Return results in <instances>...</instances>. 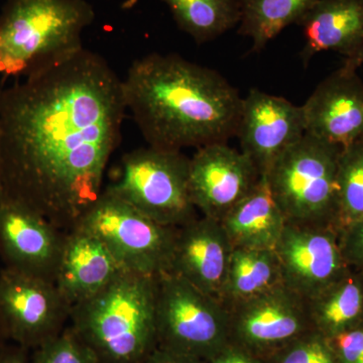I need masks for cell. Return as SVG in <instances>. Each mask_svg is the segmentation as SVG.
<instances>
[{
	"instance_id": "obj_1",
	"label": "cell",
	"mask_w": 363,
	"mask_h": 363,
	"mask_svg": "<svg viewBox=\"0 0 363 363\" xmlns=\"http://www.w3.org/2000/svg\"><path fill=\"white\" fill-rule=\"evenodd\" d=\"M126 111L123 79L85 48L1 88V197L75 228L104 192Z\"/></svg>"
},
{
	"instance_id": "obj_2",
	"label": "cell",
	"mask_w": 363,
	"mask_h": 363,
	"mask_svg": "<svg viewBox=\"0 0 363 363\" xmlns=\"http://www.w3.org/2000/svg\"><path fill=\"white\" fill-rule=\"evenodd\" d=\"M126 109L149 147L182 152L235 136L242 97L218 72L177 54L145 55L123 79Z\"/></svg>"
},
{
	"instance_id": "obj_3",
	"label": "cell",
	"mask_w": 363,
	"mask_h": 363,
	"mask_svg": "<svg viewBox=\"0 0 363 363\" xmlns=\"http://www.w3.org/2000/svg\"><path fill=\"white\" fill-rule=\"evenodd\" d=\"M157 277L123 271L72 307L70 326L102 363H142L157 347Z\"/></svg>"
},
{
	"instance_id": "obj_4",
	"label": "cell",
	"mask_w": 363,
	"mask_h": 363,
	"mask_svg": "<svg viewBox=\"0 0 363 363\" xmlns=\"http://www.w3.org/2000/svg\"><path fill=\"white\" fill-rule=\"evenodd\" d=\"M94 18L86 0H6L0 13V75L26 78L77 54Z\"/></svg>"
},
{
	"instance_id": "obj_5",
	"label": "cell",
	"mask_w": 363,
	"mask_h": 363,
	"mask_svg": "<svg viewBox=\"0 0 363 363\" xmlns=\"http://www.w3.org/2000/svg\"><path fill=\"white\" fill-rule=\"evenodd\" d=\"M342 147L305 133L272 164L267 179L286 223L338 231L337 169Z\"/></svg>"
},
{
	"instance_id": "obj_6",
	"label": "cell",
	"mask_w": 363,
	"mask_h": 363,
	"mask_svg": "<svg viewBox=\"0 0 363 363\" xmlns=\"http://www.w3.org/2000/svg\"><path fill=\"white\" fill-rule=\"evenodd\" d=\"M157 347L207 362L230 342V314L185 279L157 277Z\"/></svg>"
},
{
	"instance_id": "obj_7",
	"label": "cell",
	"mask_w": 363,
	"mask_h": 363,
	"mask_svg": "<svg viewBox=\"0 0 363 363\" xmlns=\"http://www.w3.org/2000/svg\"><path fill=\"white\" fill-rule=\"evenodd\" d=\"M189 167L182 152L142 147L124 155L121 177L106 189L157 223L178 228L198 217Z\"/></svg>"
},
{
	"instance_id": "obj_8",
	"label": "cell",
	"mask_w": 363,
	"mask_h": 363,
	"mask_svg": "<svg viewBox=\"0 0 363 363\" xmlns=\"http://www.w3.org/2000/svg\"><path fill=\"white\" fill-rule=\"evenodd\" d=\"M76 227L99 238L126 271L157 277L171 269L177 228L157 223L107 189Z\"/></svg>"
},
{
	"instance_id": "obj_9",
	"label": "cell",
	"mask_w": 363,
	"mask_h": 363,
	"mask_svg": "<svg viewBox=\"0 0 363 363\" xmlns=\"http://www.w3.org/2000/svg\"><path fill=\"white\" fill-rule=\"evenodd\" d=\"M72 307L55 284L2 269L0 320L9 342L33 351L60 335Z\"/></svg>"
},
{
	"instance_id": "obj_10",
	"label": "cell",
	"mask_w": 363,
	"mask_h": 363,
	"mask_svg": "<svg viewBox=\"0 0 363 363\" xmlns=\"http://www.w3.org/2000/svg\"><path fill=\"white\" fill-rule=\"evenodd\" d=\"M274 252L283 286L305 302L351 269L331 227L286 223Z\"/></svg>"
},
{
	"instance_id": "obj_11",
	"label": "cell",
	"mask_w": 363,
	"mask_h": 363,
	"mask_svg": "<svg viewBox=\"0 0 363 363\" xmlns=\"http://www.w3.org/2000/svg\"><path fill=\"white\" fill-rule=\"evenodd\" d=\"M228 310L230 342L259 357L313 331L305 301L283 285Z\"/></svg>"
},
{
	"instance_id": "obj_12",
	"label": "cell",
	"mask_w": 363,
	"mask_h": 363,
	"mask_svg": "<svg viewBox=\"0 0 363 363\" xmlns=\"http://www.w3.org/2000/svg\"><path fill=\"white\" fill-rule=\"evenodd\" d=\"M66 233L32 208L0 197V259L4 269L55 284Z\"/></svg>"
},
{
	"instance_id": "obj_13",
	"label": "cell",
	"mask_w": 363,
	"mask_h": 363,
	"mask_svg": "<svg viewBox=\"0 0 363 363\" xmlns=\"http://www.w3.org/2000/svg\"><path fill=\"white\" fill-rule=\"evenodd\" d=\"M253 162L227 143L197 149L190 159L189 186L193 204L202 216L220 222L259 183Z\"/></svg>"
},
{
	"instance_id": "obj_14",
	"label": "cell",
	"mask_w": 363,
	"mask_h": 363,
	"mask_svg": "<svg viewBox=\"0 0 363 363\" xmlns=\"http://www.w3.org/2000/svg\"><path fill=\"white\" fill-rule=\"evenodd\" d=\"M305 133L302 106L255 88L242 97L235 136L260 176Z\"/></svg>"
},
{
	"instance_id": "obj_15",
	"label": "cell",
	"mask_w": 363,
	"mask_h": 363,
	"mask_svg": "<svg viewBox=\"0 0 363 363\" xmlns=\"http://www.w3.org/2000/svg\"><path fill=\"white\" fill-rule=\"evenodd\" d=\"M302 108L307 135L342 149L363 138V82L355 70L333 72Z\"/></svg>"
},
{
	"instance_id": "obj_16",
	"label": "cell",
	"mask_w": 363,
	"mask_h": 363,
	"mask_svg": "<svg viewBox=\"0 0 363 363\" xmlns=\"http://www.w3.org/2000/svg\"><path fill=\"white\" fill-rule=\"evenodd\" d=\"M233 250L220 222L201 215L177 228L169 272L219 300Z\"/></svg>"
},
{
	"instance_id": "obj_17",
	"label": "cell",
	"mask_w": 363,
	"mask_h": 363,
	"mask_svg": "<svg viewBox=\"0 0 363 363\" xmlns=\"http://www.w3.org/2000/svg\"><path fill=\"white\" fill-rule=\"evenodd\" d=\"M123 271L99 238L76 227L66 233L55 285L74 307L96 295Z\"/></svg>"
},
{
	"instance_id": "obj_18",
	"label": "cell",
	"mask_w": 363,
	"mask_h": 363,
	"mask_svg": "<svg viewBox=\"0 0 363 363\" xmlns=\"http://www.w3.org/2000/svg\"><path fill=\"white\" fill-rule=\"evenodd\" d=\"M297 25L304 35L305 65L322 52L350 58L363 45V0H316Z\"/></svg>"
},
{
	"instance_id": "obj_19",
	"label": "cell",
	"mask_w": 363,
	"mask_h": 363,
	"mask_svg": "<svg viewBox=\"0 0 363 363\" xmlns=\"http://www.w3.org/2000/svg\"><path fill=\"white\" fill-rule=\"evenodd\" d=\"M233 247L274 250L286 221L266 176L220 221Z\"/></svg>"
},
{
	"instance_id": "obj_20",
	"label": "cell",
	"mask_w": 363,
	"mask_h": 363,
	"mask_svg": "<svg viewBox=\"0 0 363 363\" xmlns=\"http://www.w3.org/2000/svg\"><path fill=\"white\" fill-rule=\"evenodd\" d=\"M310 326L331 338L363 322V272L350 269L306 301Z\"/></svg>"
},
{
	"instance_id": "obj_21",
	"label": "cell",
	"mask_w": 363,
	"mask_h": 363,
	"mask_svg": "<svg viewBox=\"0 0 363 363\" xmlns=\"http://www.w3.org/2000/svg\"><path fill=\"white\" fill-rule=\"evenodd\" d=\"M281 285V267L274 250L233 247L219 300L230 309Z\"/></svg>"
},
{
	"instance_id": "obj_22",
	"label": "cell",
	"mask_w": 363,
	"mask_h": 363,
	"mask_svg": "<svg viewBox=\"0 0 363 363\" xmlns=\"http://www.w3.org/2000/svg\"><path fill=\"white\" fill-rule=\"evenodd\" d=\"M238 33L252 40V52H262L286 26L298 23L316 0H238Z\"/></svg>"
},
{
	"instance_id": "obj_23",
	"label": "cell",
	"mask_w": 363,
	"mask_h": 363,
	"mask_svg": "<svg viewBox=\"0 0 363 363\" xmlns=\"http://www.w3.org/2000/svg\"><path fill=\"white\" fill-rule=\"evenodd\" d=\"M177 26L198 44L220 37L240 23L238 0H162Z\"/></svg>"
},
{
	"instance_id": "obj_24",
	"label": "cell",
	"mask_w": 363,
	"mask_h": 363,
	"mask_svg": "<svg viewBox=\"0 0 363 363\" xmlns=\"http://www.w3.org/2000/svg\"><path fill=\"white\" fill-rule=\"evenodd\" d=\"M338 230L363 217V138L341 150L337 169Z\"/></svg>"
},
{
	"instance_id": "obj_25",
	"label": "cell",
	"mask_w": 363,
	"mask_h": 363,
	"mask_svg": "<svg viewBox=\"0 0 363 363\" xmlns=\"http://www.w3.org/2000/svg\"><path fill=\"white\" fill-rule=\"evenodd\" d=\"M28 363H102L70 325L49 342L30 351Z\"/></svg>"
},
{
	"instance_id": "obj_26",
	"label": "cell",
	"mask_w": 363,
	"mask_h": 363,
	"mask_svg": "<svg viewBox=\"0 0 363 363\" xmlns=\"http://www.w3.org/2000/svg\"><path fill=\"white\" fill-rule=\"evenodd\" d=\"M269 363H338L328 339L309 331L274 351Z\"/></svg>"
},
{
	"instance_id": "obj_27",
	"label": "cell",
	"mask_w": 363,
	"mask_h": 363,
	"mask_svg": "<svg viewBox=\"0 0 363 363\" xmlns=\"http://www.w3.org/2000/svg\"><path fill=\"white\" fill-rule=\"evenodd\" d=\"M338 241L347 267L363 272V217L341 227Z\"/></svg>"
},
{
	"instance_id": "obj_28",
	"label": "cell",
	"mask_w": 363,
	"mask_h": 363,
	"mask_svg": "<svg viewBox=\"0 0 363 363\" xmlns=\"http://www.w3.org/2000/svg\"><path fill=\"white\" fill-rule=\"evenodd\" d=\"M328 341L338 363H363V322Z\"/></svg>"
},
{
	"instance_id": "obj_29",
	"label": "cell",
	"mask_w": 363,
	"mask_h": 363,
	"mask_svg": "<svg viewBox=\"0 0 363 363\" xmlns=\"http://www.w3.org/2000/svg\"><path fill=\"white\" fill-rule=\"evenodd\" d=\"M205 363H266L262 360V357L253 354L241 347V346L236 345L229 342L225 347L221 351H219L217 354L213 357L208 359Z\"/></svg>"
},
{
	"instance_id": "obj_30",
	"label": "cell",
	"mask_w": 363,
	"mask_h": 363,
	"mask_svg": "<svg viewBox=\"0 0 363 363\" xmlns=\"http://www.w3.org/2000/svg\"><path fill=\"white\" fill-rule=\"evenodd\" d=\"M142 363H205V362L198 358L156 347V350L152 351Z\"/></svg>"
},
{
	"instance_id": "obj_31",
	"label": "cell",
	"mask_w": 363,
	"mask_h": 363,
	"mask_svg": "<svg viewBox=\"0 0 363 363\" xmlns=\"http://www.w3.org/2000/svg\"><path fill=\"white\" fill-rule=\"evenodd\" d=\"M30 351L16 345L9 343L0 351V363H28Z\"/></svg>"
},
{
	"instance_id": "obj_32",
	"label": "cell",
	"mask_w": 363,
	"mask_h": 363,
	"mask_svg": "<svg viewBox=\"0 0 363 363\" xmlns=\"http://www.w3.org/2000/svg\"><path fill=\"white\" fill-rule=\"evenodd\" d=\"M363 65V45L353 56L344 60L343 67L350 70L357 71L360 66Z\"/></svg>"
},
{
	"instance_id": "obj_33",
	"label": "cell",
	"mask_w": 363,
	"mask_h": 363,
	"mask_svg": "<svg viewBox=\"0 0 363 363\" xmlns=\"http://www.w3.org/2000/svg\"><path fill=\"white\" fill-rule=\"evenodd\" d=\"M9 343V338H7L6 331H4V326H2L1 320H0V351L4 350Z\"/></svg>"
},
{
	"instance_id": "obj_34",
	"label": "cell",
	"mask_w": 363,
	"mask_h": 363,
	"mask_svg": "<svg viewBox=\"0 0 363 363\" xmlns=\"http://www.w3.org/2000/svg\"><path fill=\"white\" fill-rule=\"evenodd\" d=\"M2 195L1 156H0V197Z\"/></svg>"
}]
</instances>
